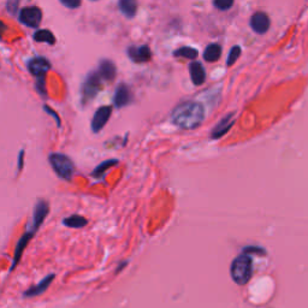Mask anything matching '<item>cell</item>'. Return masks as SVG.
Segmentation results:
<instances>
[{
    "instance_id": "6da1fadb",
    "label": "cell",
    "mask_w": 308,
    "mask_h": 308,
    "mask_svg": "<svg viewBox=\"0 0 308 308\" xmlns=\"http://www.w3.org/2000/svg\"><path fill=\"white\" fill-rule=\"evenodd\" d=\"M173 124L184 130L198 128L205 120L204 106L197 101H185L179 104L171 113Z\"/></svg>"
},
{
    "instance_id": "7a4b0ae2",
    "label": "cell",
    "mask_w": 308,
    "mask_h": 308,
    "mask_svg": "<svg viewBox=\"0 0 308 308\" xmlns=\"http://www.w3.org/2000/svg\"><path fill=\"white\" fill-rule=\"evenodd\" d=\"M231 278L236 284L246 285L253 275V261L249 254H240L233 260L230 266Z\"/></svg>"
},
{
    "instance_id": "3957f363",
    "label": "cell",
    "mask_w": 308,
    "mask_h": 308,
    "mask_svg": "<svg viewBox=\"0 0 308 308\" xmlns=\"http://www.w3.org/2000/svg\"><path fill=\"white\" fill-rule=\"evenodd\" d=\"M48 162L52 166L53 171L64 181H71L75 173V165L69 157L63 153H51Z\"/></svg>"
},
{
    "instance_id": "277c9868",
    "label": "cell",
    "mask_w": 308,
    "mask_h": 308,
    "mask_svg": "<svg viewBox=\"0 0 308 308\" xmlns=\"http://www.w3.org/2000/svg\"><path fill=\"white\" fill-rule=\"evenodd\" d=\"M101 76L100 73L92 72L87 77L85 85H83V100L89 101L100 91Z\"/></svg>"
},
{
    "instance_id": "5b68a950",
    "label": "cell",
    "mask_w": 308,
    "mask_h": 308,
    "mask_svg": "<svg viewBox=\"0 0 308 308\" xmlns=\"http://www.w3.org/2000/svg\"><path fill=\"white\" fill-rule=\"evenodd\" d=\"M48 212H50V206L45 200H38L34 207L33 218H31L30 226L28 230H31L33 233H36L38 227L43 225L44 220L46 219Z\"/></svg>"
},
{
    "instance_id": "8992f818",
    "label": "cell",
    "mask_w": 308,
    "mask_h": 308,
    "mask_svg": "<svg viewBox=\"0 0 308 308\" xmlns=\"http://www.w3.org/2000/svg\"><path fill=\"white\" fill-rule=\"evenodd\" d=\"M43 19V12L38 8H24L19 12V21L30 28H37Z\"/></svg>"
},
{
    "instance_id": "52a82bcc",
    "label": "cell",
    "mask_w": 308,
    "mask_h": 308,
    "mask_svg": "<svg viewBox=\"0 0 308 308\" xmlns=\"http://www.w3.org/2000/svg\"><path fill=\"white\" fill-rule=\"evenodd\" d=\"M111 113H112V108L110 106H101L100 108H98L94 115H93L92 130L94 131V133H99V131L105 127L108 120H110Z\"/></svg>"
},
{
    "instance_id": "ba28073f",
    "label": "cell",
    "mask_w": 308,
    "mask_h": 308,
    "mask_svg": "<svg viewBox=\"0 0 308 308\" xmlns=\"http://www.w3.org/2000/svg\"><path fill=\"white\" fill-rule=\"evenodd\" d=\"M234 123H235V113H229V114H226L224 118H221V120L219 121V123H218L216 127L213 128V130H212V133H211L212 139L218 140V139H220V137H223L224 135H225L227 131L231 129V127H233Z\"/></svg>"
},
{
    "instance_id": "9c48e42d",
    "label": "cell",
    "mask_w": 308,
    "mask_h": 308,
    "mask_svg": "<svg viewBox=\"0 0 308 308\" xmlns=\"http://www.w3.org/2000/svg\"><path fill=\"white\" fill-rule=\"evenodd\" d=\"M250 27L258 34H265L270 28V18L264 12H256L250 18Z\"/></svg>"
},
{
    "instance_id": "30bf717a",
    "label": "cell",
    "mask_w": 308,
    "mask_h": 308,
    "mask_svg": "<svg viewBox=\"0 0 308 308\" xmlns=\"http://www.w3.org/2000/svg\"><path fill=\"white\" fill-rule=\"evenodd\" d=\"M29 71L33 73L36 77H45L46 72L51 69V64L48 60L45 59L43 57H37L31 59L28 64Z\"/></svg>"
},
{
    "instance_id": "8fae6325",
    "label": "cell",
    "mask_w": 308,
    "mask_h": 308,
    "mask_svg": "<svg viewBox=\"0 0 308 308\" xmlns=\"http://www.w3.org/2000/svg\"><path fill=\"white\" fill-rule=\"evenodd\" d=\"M54 277H56V276H54L53 274L46 276V277H45L41 282H38L36 285H34V287L29 288L28 290H25L23 296L24 297H35V296H38V295H43L45 291L47 290L48 287H50L51 283L53 282Z\"/></svg>"
},
{
    "instance_id": "7c38bea8",
    "label": "cell",
    "mask_w": 308,
    "mask_h": 308,
    "mask_svg": "<svg viewBox=\"0 0 308 308\" xmlns=\"http://www.w3.org/2000/svg\"><path fill=\"white\" fill-rule=\"evenodd\" d=\"M131 100H133V95H131L130 89L128 88V86L125 85H120L117 87V89H115L114 93V105L115 107L122 108L124 107V106L129 105Z\"/></svg>"
},
{
    "instance_id": "4fadbf2b",
    "label": "cell",
    "mask_w": 308,
    "mask_h": 308,
    "mask_svg": "<svg viewBox=\"0 0 308 308\" xmlns=\"http://www.w3.org/2000/svg\"><path fill=\"white\" fill-rule=\"evenodd\" d=\"M34 234L35 233H33V231H31V230H28L27 233H25L24 235L22 236L21 239H19L17 246H16V249H15L14 261H12V266H11V268H10V270H11V271H12V270H15L16 266H17L18 261H19V260H21L22 254H23V250L25 249V247L28 246L29 241L33 239Z\"/></svg>"
},
{
    "instance_id": "5bb4252c",
    "label": "cell",
    "mask_w": 308,
    "mask_h": 308,
    "mask_svg": "<svg viewBox=\"0 0 308 308\" xmlns=\"http://www.w3.org/2000/svg\"><path fill=\"white\" fill-rule=\"evenodd\" d=\"M128 54H129L130 59L135 63H143V62H148L150 59V51L148 46H140V47H135L131 46L129 50H128Z\"/></svg>"
},
{
    "instance_id": "9a60e30c",
    "label": "cell",
    "mask_w": 308,
    "mask_h": 308,
    "mask_svg": "<svg viewBox=\"0 0 308 308\" xmlns=\"http://www.w3.org/2000/svg\"><path fill=\"white\" fill-rule=\"evenodd\" d=\"M189 72H190L191 81L195 86L202 85V83L205 82V80H206V71H205L201 63L192 62L190 65H189Z\"/></svg>"
},
{
    "instance_id": "2e32d148",
    "label": "cell",
    "mask_w": 308,
    "mask_h": 308,
    "mask_svg": "<svg viewBox=\"0 0 308 308\" xmlns=\"http://www.w3.org/2000/svg\"><path fill=\"white\" fill-rule=\"evenodd\" d=\"M115 72H117V70H115L114 64L111 62V60H102L100 63V66H99V73H100L101 79L106 80V81H112V80L114 79Z\"/></svg>"
},
{
    "instance_id": "e0dca14e",
    "label": "cell",
    "mask_w": 308,
    "mask_h": 308,
    "mask_svg": "<svg viewBox=\"0 0 308 308\" xmlns=\"http://www.w3.org/2000/svg\"><path fill=\"white\" fill-rule=\"evenodd\" d=\"M88 220L85 217L80 216V214H72V216L65 218L63 220V224L70 229H82L83 226L87 225Z\"/></svg>"
},
{
    "instance_id": "ac0fdd59",
    "label": "cell",
    "mask_w": 308,
    "mask_h": 308,
    "mask_svg": "<svg viewBox=\"0 0 308 308\" xmlns=\"http://www.w3.org/2000/svg\"><path fill=\"white\" fill-rule=\"evenodd\" d=\"M120 9L122 14L128 18H133L136 15L137 2L136 0H120Z\"/></svg>"
},
{
    "instance_id": "d6986e66",
    "label": "cell",
    "mask_w": 308,
    "mask_h": 308,
    "mask_svg": "<svg viewBox=\"0 0 308 308\" xmlns=\"http://www.w3.org/2000/svg\"><path fill=\"white\" fill-rule=\"evenodd\" d=\"M221 54V47L217 44H211L208 45L204 52V58L207 62H217L220 58Z\"/></svg>"
},
{
    "instance_id": "ffe728a7",
    "label": "cell",
    "mask_w": 308,
    "mask_h": 308,
    "mask_svg": "<svg viewBox=\"0 0 308 308\" xmlns=\"http://www.w3.org/2000/svg\"><path fill=\"white\" fill-rule=\"evenodd\" d=\"M118 160L117 159H108L105 160V162H102L101 164H99L98 166L94 169V171H93L92 175L95 176V177H104L105 172L107 171L108 169H111L112 166L117 165Z\"/></svg>"
},
{
    "instance_id": "44dd1931",
    "label": "cell",
    "mask_w": 308,
    "mask_h": 308,
    "mask_svg": "<svg viewBox=\"0 0 308 308\" xmlns=\"http://www.w3.org/2000/svg\"><path fill=\"white\" fill-rule=\"evenodd\" d=\"M34 40L37 41V43H46L50 45H53L56 43V38H54V35L51 33L50 30H46V29H43V30H37L36 33L34 34Z\"/></svg>"
},
{
    "instance_id": "7402d4cb",
    "label": "cell",
    "mask_w": 308,
    "mask_h": 308,
    "mask_svg": "<svg viewBox=\"0 0 308 308\" xmlns=\"http://www.w3.org/2000/svg\"><path fill=\"white\" fill-rule=\"evenodd\" d=\"M176 57H183V58H188V59H195L198 57V50L192 47H181L176 51L175 53Z\"/></svg>"
},
{
    "instance_id": "603a6c76",
    "label": "cell",
    "mask_w": 308,
    "mask_h": 308,
    "mask_svg": "<svg viewBox=\"0 0 308 308\" xmlns=\"http://www.w3.org/2000/svg\"><path fill=\"white\" fill-rule=\"evenodd\" d=\"M240 56H241V47L240 46H234L233 48H231L229 56H227L226 65L227 66L234 65V64L236 63V60L239 59Z\"/></svg>"
},
{
    "instance_id": "cb8c5ba5",
    "label": "cell",
    "mask_w": 308,
    "mask_h": 308,
    "mask_svg": "<svg viewBox=\"0 0 308 308\" xmlns=\"http://www.w3.org/2000/svg\"><path fill=\"white\" fill-rule=\"evenodd\" d=\"M234 5V0H214V6L219 10H227Z\"/></svg>"
},
{
    "instance_id": "d4e9b609",
    "label": "cell",
    "mask_w": 308,
    "mask_h": 308,
    "mask_svg": "<svg viewBox=\"0 0 308 308\" xmlns=\"http://www.w3.org/2000/svg\"><path fill=\"white\" fill-rule=\"evenodd\" d=\"M60 3L69 9H77L81 5V0H60Z\"/></svg>"
},
{
    "instance_id": "484cf974",
    "label": "cell",
    "mask_w": 308,
    "mask_h": 308,
    "mask_svg": "<svg viewBox=\"0 0 308 308\" xmlns=\"http://www.w3.org/2000/svg\"><path fill=\"white\" fill-rule=\"evenodd\" d=\"M45 110H46V112H47V113L52 114V117H53V118H54V120H56V122H57L58 127H60V120H59V117H58V114L56 113V112H54V111L52 110V108L47 107V106H45Z\"/></svg>"
},
{
    "instance_id": "4316f807",
    "label": "cell",
    "mask_w": 308,
    "mask_h": 308,
    "mask_svg": "<svg viewBox=\"0 0 308 308\" xmlns=\"http://www.w3.org/2000/svg\"><path fill=\"white\" fill-rule=\"evenodd\" d=\"M23 159H24V150H21L18 156V171L23 169Z\"/></svg>"
},
{
    "instance_id": "83f0119b",
    "label": "cell",
    "mask_w": 308,
    "mask_h": 308,
    "mask_svg": "<svg viewBox=\"0 0 308 308\" xmlns=\"http://www.w3.org/2000/svg\"><path fill=\"white\" fill-rule=\"evenodd\" d=\"M127 264H128V261H123V262H122V264H121V266H120V267H118V268H117V271H115V274H118V272H121V270H122V268H123V267H124V266H127Z\"/></svg>"
}]
</instances>
